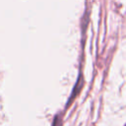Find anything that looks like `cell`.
I'll return each mask as SVG.
<instances>
[{"instance_id":"obj_2","label":"cell","mask_w":126,"mask_h":126,"mask_svg":"<svg viewBox=\"0 0 126 126\" xmlns=\"http://www.w3.org/2000/svg\"><path fill=\"white\" fill-rule=\"evenodd\" d=\"M125 126H126V124H125Z\"/></svg>"},{"instance_id":"obj_1","label":"cell","mask_w":126,"mask_h":126,"mask_svg":"<svg viewBox=\"0 0 126 126\" xmlns=\"http://www.w3.org/2000/svg\"><path fill=\"white\" fill-rule=\"evenodd\" d=\"M52 126H62V119L60 118L59 115L55 116L54 117V120H53V124Z\"/></svg>"}]
</instances>
